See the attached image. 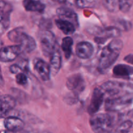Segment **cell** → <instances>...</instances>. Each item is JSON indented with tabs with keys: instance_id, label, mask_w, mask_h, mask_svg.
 <instances>
[{
	"instance_id": "1",
	"label": "cell",
	"mask_w": 133,
	"mask_h": 133,
	"mask_svg": "<svg viewBox=\"0 0 133 133\" xmlns=\"http://www.w3.org/2000/svg\"><path fill=\"white\" fill-rule=\"evenodd\" d=\"M123 44L122 40L114 38L101 51L99 59V69L105 71L111 67L120 55Z\"/></svg>"
},
{
	"instance_id": "2",
	"label": "cell",
	"mask_w": 133,
	"mask_h": 133,
	"mask_svg": "<svg viewBox=\"0 0 133 133\" xmlns=\"http://www.w3.org/2000/svg\"><path fill=\"white\" fill-rule=\"evenodd\" d=\"M117 119L112 113H99L92 116L90 125L94 133H113Z\"/></svg>"
},
{
	"instance_id": "3",
	"label": "cell",
	"mask_w": 133,
	"mask_h": 133,
	"mask_svg": "<svg viewBox=\"0 0 133 133\" xmlns=\"http://www.w3.org/2000/svg\"><path fill=\"white\" fill-rule=\"evenodd\" d=\"M7 36L10 41L20 45L25 52L31 53L36 49V43L35 38L22 31L21 28L12 29L7 34Z\"/></svg>"
},
{
	"instance_id": "4",
	"label": "cell",
	"mask_w": 133,
	"mask_h": 133,
	"mask_svg": "<svg viewBox=\"0 0 133 133\" xmlns=\"http://www.w3.org/2000/svg\"><path fill=\"white\" fill-rule=\"evenodd\" d=\"M107 99L114 98L128 94L133 93V87L131 84L125 83L109 81L104 83L100 87Z\"/></svg>"
},
{
	"instance_id": "5",
	"label": "cell",
	"mask_w": 133,
	"mask_h": 133,
	"mask_svg": "<svg viewBox=\"0 0 133 133\" xmlns=\"http://www.w3.org/2000/svg\"><path fill=\"white\" fill-rule=\"evenodd\" d=\"M38 39L42 51L46 57H51L53 53L58 48L55 36L49 30L43 29L40 31Z\"/></svg>"
},
{
	"instance_id": "6",
	"label": "cell",
	"mask_w": 133,
	"mask_h": 133,
	"mask_svg": "<svg viewBox=\"0 0 133 133\" xmlns=\"http://www.w3.org/2000/svg\"><path fill=\"white\" fill-rule=\"evenodd\" d=\"M133 103V93L123 95L114 98L107 99L105 109L110 112H118L131 105Z\"/></svg>"
},
{
	"instance_id": "7",
	"label": "cell",
	"mask_w": 133,
	"mask_h": 133,
	"mask_svg": "<svg viewBox=\"0 0 133 133\" xmlns=\"http://www.w3.org/2000/svg\"><path fill=\"white\" fill-rule=\"evenodd\" d=\"M105 98V95L100 87L95 88L92 93L90 103L88 107V113L92 116L97 114L103 103Z\"/></svg>"
},
{
	"instance_id": "8",
	"label": "cell",
	"mask_w": 133,
	"mask_h": 133,
	"mask_svg": "<svg viewBox=\"0 0 133 133\" xmlns=\"http://www.w3.org/2000/svg\"><path fill=\"white\" fill-rule=\"evenodd\" d=\"M66 87L71 92L79 95L85 88V82L83 77L79 74H73L67 78Z\"/></svg>"
},
{
	"instance_id": "9",
	"label": "cell",
	"mask_w": 133,
	"mask_h": 133,
	"mask_svg": "<svg viewBox=\"0 0 133 133\" xmlns=\"http://www.w3.org/2000/svg\"><path fill=\"white\" fill-rule=\"evenodd\" d=\"M19 45H7L1 48L0 51V60L3 62H9L14 61L22 51Z\"/></svg>"
},
{
	"instance_id": "10",
	"label": "cell",
	"mask_w": 133,
	"mask_h": 133,
	"mask_svg": "<svg viewBox=\"0 0 133 133\" xmlns=\"http://www.w3.org/2000/svg\"><path fill=\"white\" fill-rule=\"evenodd\" d=\"M34 69L41 79L44 81H48L50 79L51 71L49 64L44 60L36 58L33 61Z\"/></svg>"
},
{
	"instance_id": "11",
	"label": "cell",
	"mask_w": 133,
	"mask_h": 133,
	"mask_svg": "<svg viewBox=\"0 0 133 133\" xmlns=\"http://www.w3.org/2000/svg\"><path fill=\"white\" fill-rule=\"evenodd\" d=\"M94 48L93 45L89 42H81L78 43L75 48V53L79 58L81 59H88L94 54Z\"/></svg>"
},
{
	"instance_id": "12",
	"label": "cell",
	"mask_w": 133,
	"mask_h": 133,
	"mask_svg": "<svg viewBox=\"0 0 133 133\" xmlns=\"http://www.w3.org/2000/svg\"><path fill=\"white\" fill-rule=\"evenodd\" d=\"M0 103H1V112H0L1 118L6 116L15 107L16 105L14 97L8 94L1 96Z\"/></svg>"
},
{
	"instance_id": "13",
	"label": "cell",
	"mask_w": 133,
	"mask_h": 133,
	"mask_svg": "<svg viewBox=\"0 0 133 133\" xmlns=\"http://www.w3.org/2000/svg\"><path fill=\"white\" fill-rule=\"evenodd\" d=\"M12 10L10 4L1 1L0 2V12H1V29L6 30L10 25V16Z\"/></svg>"
},
{
	"instance_id": "14",
	"label": "cell",
	"mask_w": 133,
	"mask_h": 133,
	"mask_svg": "<svg viewBox=\"0 0 133 133\" xmlns=\"http://www.w3.org/2000/svg\"><path fill=\"white\" fill-rule=\"evenodd\" d=\"M3 124L7 131L19 132L23 129L25 123L22 119L16 116H9L5 118Z\"/></svg>"
},
{
	"instance_id": "15",
	"label": "cell",
	"mask_w": 133,
	"mask_h": 133,
	"mask_svg": "<svg viewBox=\"0 0 133 133\" xmlns=\"http://www.w3.org/2000/svg\"><path fill=\"white\" fill-rule=\"evenodd\" d=\"M98 36L96 38V42L99 44H103L107 39L110 38H115L120 35V30L116 27H110L101 30L97 32Z\"/></svg>"
},
{
	"instance_id": "16",
	"label": "cell",
	"mask_w": 133,
	"mask_h": 133,
	"mask_svg": "<svg viewBox=\"0 0 133 133\" xmlns=\"http://www.w3.org/2000/svg\"><path fill=\"white\" fill-rule=\"evenodd\" d=\"M56 12L60 18V19L69 21V22L74 23L75 27L79 25L78 16L76 13L72 9H70V8L61 6V7L58 8L57 9Z\"/></svg>"
},
{
	"instance_id": "17",
	"label": "cell",
	"mask_w": 133,
	"mask_h": 133,
	"mask_svg": "<svg viewBox=\"0 0 133 133\" xmlns=\"http://www.w3.org/2000/svg\"><path fill=\"white\" fill-rule=\"evenodd\" d=\"M51 71L53 75H56L61 70L62 66V55L58 49L53 53L50 57V64Z\"/></svg>"
},
{
	"instance_id": "18",
	"label": "cell",
	"mask_w": 133,
	"mask_h": 133,
	"mask_svg": "<svg viewBox=\"0 0 133 133\" xmlns=\"http://www.w3.org/2000/svg\"><path fill=\"white\" fill-rule=\"evenodd\" d=\"M112 72L113 74L116 77H129L131 75H133V66L119 64L114 66Z\"/></svg>"
},
{
	"instance_id": "19",
	"label": "cell",
	"mask_w": 133,
	"mask_h": 133,
	"mask_svg": "<svg viewBox=\"0 0 133 133\" xmlns=\"http://www.w3.org/2000/svg\"><path fill=\"white\" fill-rule=\"evenodd\" d=\"M23 6L27 11L39 13H42L45 9V4L42 1L34 0H25L23 1Z\"/></svg>"
},
{
	"instance_id": "20",
	"label": "cell",
	"mask_w": 133,
	"mask_h": 133,
	"mask_svg": "<svg viewBox=\"0 0 133 133\" xmlns=\"http://www.w3.org/2000/svg\"><path fill=\"white\" fill-rule=\"evenodd\" d=\"M56 26L61 30L64 35H70L74 33L75 31V25L69 21L64 20L62 19H57L55 21Z\"/></svg>"
},
{
	"instance_id": "21",
	"label": "cell",
	"mask_w": 133,
	"mask_h": 133,
	"mask_svg": "<svg viewBox=\"0 0 133 133\" xmlns=\"http://www.w3.org/2000/svg\"><path fill=\"white\" fill-rule=\"evenodd\" d=\"M73 45H74V40L70 36H66L62 39L61 48L64 51L66 58H70L71 57L72 53Z\"/></svg>"
},
{
	"instance_id": "22",
	"label": "cell",
	"mask_w": 133,
	"mask_h": 133,
	"mask_svg": "<svg viewBox=\"0 0 133 133\" xmlns=\"http://www.w3.org/2000/svg\"><path fill=\"white\" fill-rule=\"evenodd\" d=\"M114 133H133V122L131 120L122 122L117 127Z\"/></svg>"
},
{
	"instance_id": "23",
	"label": "cell",
	"mask_w": 133,
	"mask_h": 133,
	"mask_svg": "<svg viewBox=\"0 0 133 133\" xmlns=\"http://www.w3.org/2000/svg\"><path fill=\"white\" fill-rule=\"evenodd\" d=\"M104 6L109 11L116 12L119 10V1L116 0H106L103 2Z\"/></svg>"
},
{
	"instance_id": "24",
	"label": "cell",
	"mask_w": 133,
	"mask_h": 133,
	"mask_svg": "<svg viewBox=\"0 0 133 133\" xmlns=\"http://www.w3.org/2000/svg\"><path fill=\"white\" fill-rule=\"evenodd\" d=\"M77 6L79 8H92L95 6L97 3L96 1H88V0H82V1H75Z\"/></svg>"
},
{
	"instance_id": "25",
	"label": "cell",
	"mask_w": 133,
	"mask_h": 133,
	"mask_svg": "<svg viewBox=\"0 0 133 133\" xmlns=\"http://www.w3.org/2000/svg\"><path fill=\"white\" fill-rule=\"evenodd\" d=\"M133 3L132 1L121 0L119 1V11L122 12H127L130 10Z\"/></svg>"
},
{
	"instance_id": "26",
	"label": "cell",
	"mask_w": 133,
	"mask_h": 133,
	"mask_svg": "<svg viewBox=\"0 0 133 133\" xmlns=\"http://www.w3.org/2000/svg\"><path fill=\"white\" fill-rule=\"evenodd\" d=\"M78 99H79V95L71 92V93L66 95L64 100L68 105H74L77 102Z\"/></svg>"
},
{
	"instance_id": "27",
	"label": "cell",
	"mask_w": 133,
	"mask_h": 133,
	"mask_svg": "<svg viewBox=\"0 0 133 133\" xmlns=\"http://www.w3.org/2000/svg\"><path fill=\"white\" fill-rule=\"evenodd\" d=\"M16 81L21 86H25L27 84L28 79L25 73H19L16 76Z\"/></svg>"
},
{
	"instance_id": "28",
	"label": "cell",
	"mask_w": 133,
	"mask_h": 133,
	"mask_svg": "<svg viewBox=\"0 0 133 133\" xmlns=\"http://www.w3.org/2000/svg\"><path fill=\"white\" fill-rule=\"evenodd\" d=\"M118 25L122 27V29L125 31H129L132 28V24L131 22H127L126 20H119L118 21Z\"/></svg>"
},
{
	"instance_id": "29",
	"label": "cell",
	"mask_w": 133,
	"mask_h": 133,
	"mask_svg": "<svg viewBox=\"0 0 133 133\" xmlns=\"http://www.w3.org/2000/svg\"><path fill=\"white\" fill-rule=\"evenodd\" d=\"M9 70L12 74H16V75L19 73H21V71H22V68L19 66V64H16L11 65L9 67Z\"/></svg>"
},
{
	"instance_id": "30",
	"label": "cell",
	"mask_w": 133,
	"mask_h": 133,
	"mask_svg": "<svg viewBox=\"0 0 133 133\" xmlns=\"http://www.w3.org/2000/svg\"><path fill=\"white\" fill-rule=\"evenodd\" d=\"M124 60L127 63L133 65V54H129L124 58Z\"/></svg>"
},
{
	"instance_id": "31",
	"label": "cell",
	"mask_w": 133,
	"mask_h": 133,
	"mask_svg": "<svg viewBox=\"0 0 133 133\" xmlns=\"http://www.w3.org/2000/svg\"><path fill=\"white\" fill-rule=\"evenodd\" d=\"M22 131H19V132H12V131H9L6 130V131H5V132H4V133H21Z\"/></svg>"
},
{
	"instance_id": "32",
	"label": "cell",
	"mask_w": 133,
	"mask_h": 133,
	"mask_svg": "<svg viewBox=\"0 0 133 133\" xmlns=\"http://www.w3.org/2000/svg\"><path fill=\"white\" fill-rule=\"evenodd\" d=\"M130 82H131V85L133 86V79H131V81H130Z\"/></svg>"
},
{
	"instance_id": "33",
	"label": "cell",
	"mask_w": 133,
	"mask_h": 133,
	"mask_svg": "<svg viewBox=\"0 0 133 133\" xmlns=\"http://www.w3.org/2000/svg\"><path fill=\"white\" fill-rule=\"evenodd\" d=\"M45 133H48V132H45Z\"/></svg>"
}]
</instances>
